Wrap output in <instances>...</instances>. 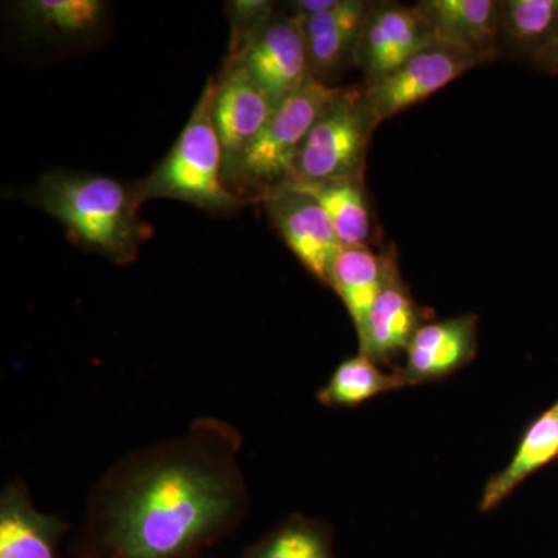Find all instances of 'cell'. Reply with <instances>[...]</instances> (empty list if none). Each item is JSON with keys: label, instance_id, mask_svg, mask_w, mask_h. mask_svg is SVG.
Listing matches in <instances>:
<instances>
[{"label": "cell", "instance_id": "17", "mask_svg": "<svg viewBox=\"0 0 558 558\" xmlns=\"http://www.w3.org/2000/svg\"><path fill=\"white\" fill-rule=\"evenodd\" d=\"M558 40V0H498L499 57L529 64Z\"/></svg>", "mask_w": 558, "mask_h": 558}, {"label": "cell", "instance_id": "9", "mask_svg": "<svg viewBox=\"0 0 558 558\" xmlns=\"http://www.w3.org/2000/svg\"><path fill=\"white\" fill-rule=\"evenodd\" d=\"M436 39L416 5L373 2L360 35L354 65L363 83H373L400 68Z\"/></svg>", "mask_w": 558, "mask_h": 558}, {"label": "cell", "instance_id": "24", "mask_svg": "<svg viewBox=\"0 0 558 558\" xmlns=\"http://www.w3.org/2000/svg\"><path fill=\"white\" fill-rule=\"evenodd\" d=\"M532 68L546 75H558V40L548 50L539 53L534 61L531 62Z\"/></svg>", "mask_w": 558, "mask_h": 558}, {"label": "cell", "instance_id": "20", "mask_svg": "<svg viewBox=\"0 0 558 558\" xmlns=\"http://www.w3.org/2000/svg\"><path fill=\"white\" fill-rule=\"evenodd\" d=\"M108 5L101 0H25L17 5L32 32L51 38H86L100 31Z\"/></svg>", "mask_w": 558, "mask_h": 558}, {"label": "cell", "instance_id": "21", "mask_svg": "<svg viewBox=\"0 0 558 558\" xmlns=\"http://www.w3.org/2000/svg\"><path fill=\"white\" fill-rule=\"evenodd\" d=\"M240 558H336L332 531L325 521L295 513L248 545Z\"/></svg>", "mask_w": 558, "mask_h": 558}, {"label": "cell", "instance_id": "4", "mask_svg": "<svg viewBox=\"0 0 558 558\" xmlns=\"http://www.w3.org/2000/svg\"><path fill=\"white\" fill-rule=\"evenodd\" d=\"M340 89L311 76L295 94L279 102L229 182V189L244 204L264 202L289 182L304 140Z\"/></svg>", "mask_w": 558, "mask_h": 558}, {"label": "cell", "instance_id": "12", "mask_svg": "<svg viewBox=\"0 0 558 558\" xmlns=\"http://www.w3.org/2000/svg\"><path fill=\"white\" fill-rule=\"evenodd\" d=\"M428 315L429 312L414 301L409 286L400 277L398 256L392 252L379 295L355 329L359 354L379 365L391 362L400 352L407 351L417 329L432 319Z\"/></svg>", "mask_w": 558, "mask_h": 558}, {"label": "cell", "instance_id": "7", "mask_svg": "<svg viewBox=\"0 0 558 558\" xmlns=\"http://www.w3.org/2000/svg\"><path fill=\"white\" fill-rule=\"evenodd\" d=\"M275 109L277 105L253 80L244 62L240 58H227L215 94V124L223 150L227 186Z\"/></svg>", "mask_w": 558, "mask_h": 558}, {"label": "cell", "instance_id": "8", "mask_svg": "<svg viewBox=\"0 0 558 558\" xmlns=\"http://www.w3.org/2000/svg\"><path fill=\"white\" fill-rule=\"evenodd\" d=\"M263 204L279 236L301 266L329 288L330 270L343 245L322 205L292 185L274 191Z\"/></svg>", "mask_w": 558, "mask_h": 558}, {"label": "cell", "instance_id": "16", "mask_svg": "<svg viewBox=\"0 0 558 558\" xmlns=\"http://www.w3.org/2000/svg\"><path fill=\"white\" fill-rule=\"evenodd\" d=\"M556 459H558V399L527 425L509 464L487 481L480 499L481 512L497 509L524 481Z\"/></svg>", "mask_w": 558, "mask_h": 558}, {"label": "cell", "instance_id": "15", "mask_svg": "<svg viewBox=\"0 0 558 558\" xmlns=\"http://www.w3.org/2000/svg\"><path fill=\"white\" fill-rule=\"evenodd\" d=\"M436 38L461 47L484 64L498 58V0H421Z\"/></svg>", "mask_w": 558, "mask_h": 558}, {"label": "cell", "instance_id": "14", "mask_svg": "<svg viewBox=\"0 0 558 558\" xmlns=\"http://www.w3.org/2000/svg\"><path fill=\"white\" fill-rule=\"evenodd\" d=\"M371 5L366 0H340L336 9L318 16L299 17L314 78L329 84V78L354 65Z\"/></svg>", "mask_w": 558, "mask_h": 558}, {"label": "cell", "instance_id": "2", "mask_svg": "<svg viewBox=\"0 0 558 558\" xmlns=\"http://www.w3.org/2000/svg\"><path fill=\"white\" fill-rule=\"evenodd\" d=\"M27 201L57 219L81 248L128 266L154 230L140 216L135 183L86 172L53 171L27 193Z\"/></svg>", "mask_w": 558, "mask_h": 558}, {"label": "cell", "instance_id": "11", "mask_svg": "<svg viewBox=\"0 0 558 558\" xmlns=\"http://www.w3.org/2000/svg\"><path fill=\"white\" fill-rule=\"evenodd\" d=\"M480 318L475 314L429 319L407 348L405 365L395 371L403 388L442 380L478 354Z\"/></svg>", "mask_w": 558, "mask_h": 558}, {"label": "cell", "instance_id": "18", "mask_svg": "<svg viewBox=\"0 0 558 558\" xmlns=\"http://www.w3.org/2000/svg\"><path fill=\"white\" fill-rule=\"evenodd\" d=\"M286 185L304 191L322 205L343 247H369L374 229L365 179Z\"/></svg>", "mask_w": 558, "mask_h": 558}, {"label": "cell", "instance_id": "5", "mask_svg": "<svg viewBox=\"0 0 558 558\" xmlns=\"http://www.w3.org/2000/svg\"><path fill=\"white\" fill-rule=\"evenodd\" d=\"M379 124L362 83L341 87L304 140L288 183L365 179L371 138Z\"/></svg>", "mask_w": 558, "mask_h": 558}, {"label": "cell", "instance_id": "19", "mask_svg": "<svg viewBox=\"0 0 558 558\" xmlns=\"http://www.w3.org/2000/svg\"><path fill=\"white\" fill-rule=\"evenodd\" d=\"M395 247L376 253L371 247H343L330 270L329 288L339 295L357 329L379 295Z\"/></svg>", "mask_w": 558, "mask_h": 558}, {"label": "cell", "instance_id": "3", "mask_svg": "<svg viewBox=\"0 0 558 558\" xmlns=\"http://www.w3.org/2000/svg\"><path fill=\"white\" fill-rule=\"evenodd\" d=\"M216 81L208 80L189 123L170 153L137 185L142 201L178 199L211 213H230L244 202L223 179V150L215 124Z\"/></svg>", "mask_w": 558, "mask_h": 558}, {"label": "cell", "instance_id": "22", "mask_svg": "<svg viewBox=\"0 0 558 558\" xmlns=\"http://www.w3.org/2000/svg\"><path fill=\"white\" fill-rule=\"evenodd\" d=\"M402 388L396 373H385L379 363L357 354L337 366L325 387L318 389L317 400L329 409H352Z\"/></svg>", "mask_w": 558, "mask_h": 558}, {"label": "cell", "instance_id": "1", "mask_svg": "<svg viewBox=\"0 0 558 558\" xmlns=\"http://www.w3.org/2000/svg\"><path fill=\"white\" fill-rule=\"evenodd\" d=\"M242 435L226 418L117 459L94 484L70 558H202L247 517Z\"/></svg>", "mask_w": 558, "mask_h": 558}, {"label": "cell", "instance_id": "10", "mask_svg": "<svg viewBox=\"0 0 558 558\" xmlns=\"http://www.w3.org/2000/svg\"><path fill=\"white\" fill-rule=\"evenodd\" d=\"M275 105L311 78L310 57L299 17L275 13L238 54Z\"/></svg>", "mask_w": 558, "mask_h": 558}, {"label": "cell", "instance_id": "13", "mask_svg": "<svg viewBox=\"0 0 558 558\" xmlns=\"http://www.w3.org/2000/svg\"><path fill=\"white\" fill-rule=\"evenodd\" d=\"M69 524L36 508L21 480L10 481L0 494V558H60Z\"/></svg>", "mask_w": 558, "mask_h": 558}, {"label": "cell", "instance_id": "6", "mask_svg": "<svg viewBox=\"0 0 558 558\" xmlns=\"http://www.w3.org/2000/svg\"><path fill=\"white\" fill-rule=\"evenodd\" d=\"M484 65L470 51L436 38L429 46L392 70L384 78L363 83V95L377 121L391 119L402 110L427 100L469 70Z\"/></svg>", "mask_w": 558, "mask_h": 558}, {"label": "cell", "instance_id": "23", "mask_svg": "<svg viewBox=\"0 0 558 558\" xmlns=\"http://www.w3.org/2000/svg\"><path fill=\"white\" fill-rule=\"evenodd\" d=\"M275 3L266 0H236L229 3L231 40L229 58L238 57L250 40L270 21Z\"/></svg>", "mask_w": 558, "mask_h": 558}]
</instances>
